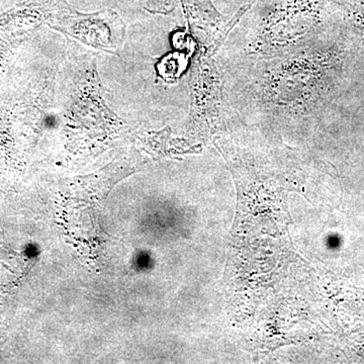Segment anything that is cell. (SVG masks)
<instances>
[{"mask_svg": "<svg viewBox=\"0 0 364 364\" xmlns=\"http://www.w3.org/2000/svg\"><path fill=\"white\" fill-rule=\"evenodd\" d=\"M344 7L354 25L364 32V0H349Z\"/></svg>", "mask_w": 364, "mask_h": 364, "instance_id": "obj_1", "label": "cell"}, {"mask_svg": "<svg viewBox=\"0 0 364 364\" xmlns=\"http://www.w3.org/2000/svg\"><path fill=\"white\" fill-rule=\"evenodd\" d=\"M148 1H154V0H148Z\"/></svg>", "mask_w": 364, "mask_h": 364, "instance_id": "obj_2", "label": "cell"}]
</instances>
